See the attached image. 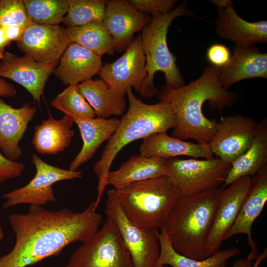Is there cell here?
Wrapping results in <instances>:
<instances>
[{"instance_id": "6da1fadb", "label": "cell", "mask_w": 267, "mask_h": 267, "mask_svg": "<svg viewBox=\"0 0 267 267\" xmlns=\"http://www.w3.org/2000/svg\"><path fill=\"white\" fill-rule=\"evenodd\" d=\"M95 201L80 212L67 208L49 211L30 205L25 214L9 217L15 236L12 249L0 257V267H26L56 256L67 246L87 241L98 230L102 220Z\"/></svg>"}, {"instance_id": "7a4b0ae2", "label": "cell", "mask_w": 267, "mask_h": 267, "mask_svg": "<svg viewBox=\"0 0 267 267\" xmlns=\"http://www.w3.org/2000/svg\"><path fill=\"white\" fill-rule=\"evenodd\" d=\"M221 68L206 66L201 76L187 85L173 89L160 86L156 97L172 108L177 123L171 136L181 139H194L200 144H209L217 129L215 118L203 114L206 101L212 110L221 112L230 107L238 98L237 92L229 91L221 86L219 76Z\"/></svg>"}, {"instance_id": "3957f363", "label": "cell", "mask_w": 267, "mask_h": 267, "mask_svg": "<svg viewBox=\"0 0 267 267\" xmlns=\"http://www.w3.org/2000/svg\"><path fill=\"white\" fill-rule=\"evenodd\" d=\"M126 94L129 104L128 111L119 119L116 131L107 140L100 159L93 168L98 179L95 201L97 207L107 185V177L112 164L120 151L132 142L167 133L177 125L176 115L167 103L146 104L134 94L132 88L127 89Z\"/></svg>"}, {"instance_id": "277c9868", "label": "cell", "mask_w": 267, "mask_h": 267, "mask_svg": "<svg viewBox=\"0 0 267 267\" xmlns=\"http://www.w3.org/2000/svg\"><path fill=\"white\" fill-rule=\"evenodd\" d=\"M221 188L181 196L165 224L174 248L187 257L206 259L205 244L218 206Z\"/></svg>"}, {"instance_id": "5b68a950", "label": "cell", "mask_w": 267, "mask_h": 267, "mask_svg": "<svg viewBox=\"0 0 267 267\" xmlns=\"http://www.w3.org/2000/svg\"><path fill=\"white\" fill-rule=\"evenodd\" d=\"M127 218L135 225L161 229L181 195L172 180L163 176L115 189Z\"/></svg>"}, {"instance_id": "8992f818", "label": "cell", "mask_w": 267, "mask_h": 267, "mask_svg": "<svg viewBox=\"0 0 267 267\" xmlns=\"http://www.w3.org/2000/svg\"><path fill=\"white\" fill-rule=\"evenodd\" d=\"M187 3L185 0L165 14L152 15L150 22L141 31V44L147 72L140 94L143 97L151 98L156 96L158 89L154 85V78L158 71L164 73L166 86L178 89L185 85L176 64L177 57L168 47L167 36L168 28L175 19L182 16H194L187 7Z\"/></svg>"}, {"instance_id": "52a82bcc", "label": "cell", "mask_w": 267, "mask_h": 267, "mask_svg": "<svg viewBox=\"0 0 267 267\" xmlns=\"http://www.w3.org/2000/svg\"><path fill=\"white\" fill-rule=\"evenodd\" d=\"M65 267H134L117 228L109 217L102 228L71 255Z\"/></svg>"}, {"instance_id": "ba28073f", "label": "cell", "mask_w": 267, "mask_h": 267, "mask_svg": "<svg viewBox=\"0 0 267 267\" xmlns=\"http://www.w3.org/2000/svg\"><path fill=\"white\" fill-rule=\"evenodd\" d=\"M166 159L167 176L178 189L181 196L219 188L224 183L231 168L230 163L218 158Z\"/></svg>"}, {"instance_id": "9c48e42d", "label": "cell", "mask_w": 267, "mask_h": 267, "mask_svg": "<svg viewBox=\"0 0 267 267\" xmlns=\"http://www.w3.org/2000/svg\"><path fill=\"white\" fill-rule=\"evenodd\" d=\"M105 212L115 224L134 267H155L160 254L158 230L133 223L124 213L114 188L107 192Z\"/></svg>"}, {"instance_id": "30bf717a", "label": "cell", "mask_w": 267, "mask_h": 267, "mask_svg": "<svg viewBox=\"0 0 267 267\" xmlns=\"http://www.w3.org/2000/svg\"><path fill=\"white\" fill-rule=\"evenodd\" d=\"M32 162L36 172L33 178L26 185L3 194L4 209L20 204L42 206L56 201L52 185L58 181L81 178V171H71L52 166L36 154L32 155Z\"/></svg>"}, {"instance_id": "8fae6325", "label": "cell", "mask_w": 267, "mask_h": 267, "mask_svg": "<svg viewBox=\"0 0 267 267\" xmlns=\"http://www.w3.org/2000/svg\"><path fill=\"white\" fill-rule=\"evenodd\" d=\"M99 75L110 88L122 97H125L129 88H133L140 95L147 75L140 34L131 41L119 58L103 65Z\"/></svg>"}, {"instance_id": "7c38bea8", "label": "cell", "mask_w": 267, "mask_h": 267, "mask_svg": "<svg viewBox=\"0 0 267 267\" xmlns=\"http://www.w3.org/2000/svg\"><path fill=\"white\" fill-rule=\"evenodd\" d=\"M258 122L241 114L221 117L209 143L216 158L231 164L251 145Z\"/></svg>"}, {"instance_id": "4fadbf2b", "label": "cell", "mask_w": 267, "mask_h": 267, "mask_svg": "<svg viewBox=\"0 0 267 267\" xmlns=\"http://www.w3.org/2000/svg\"><path fill=\"white\" fill-rule=\"evenodd\" d=\"M251 184V177L247 176L235 180L226 188H221L219 201L205 240L206 258L220 250L224 235L236 219Z\"/></svg>"}, {"instance_id": "5bb4252c", "label": "cell", "mask_w": 267, "mask_h": 267, "mask_svg": "<svg viewBox=\"0 0 267 267\" xmlns=\"http://www.w3.org/2000/svg\"><path fill=\"white\" fill-rule=\"evenodd\" d=\"M72 43L67 28L32 22L17 42L18 48L38 62L59 61Z\"/></svg>"}, {"instance_id": "9a60e30c", "label": "cell", "mask_w": 267, "mask_h": 267, "mask_svg": "<svg viewBox=\"0 0 267 267\" xmlns=\"http://www.w3.org/2000/svg\"><path fill=\"white\" fill-rule=\"evenodd\" d=\"M58 63L38 62L26 55L5 51L0 59V78L9 79L23 86L40 104L46 82Z\"/></svg>"}, {"instance_id": "2e32d148", "label": "cell", "mask_w": 267, "mask_h": 267, "mask_svg": "<svg viewBox=\"0 0 267 267\" xmlns=\"http://www.w3.org/2000/svg\"><path fill=\"white\" fill-rule=\"evenodd\" d=\"M267 201V165L251 177L249 191L241 204L235 222L223 237L224 241L238 234H246L251 248L246 258L251 261L255 260L259 255L257 245L252 238V226Z\"/></svg>"}, {"instance_id": "e0dca14e", "label": "cell", "mask_w": 267, "mask_h": 267, "mask_svg": "<svg viewBox=\"0 0 267 267\" xmlns=\"http://www.w3.org/2000/svg\"><path fill=\"white\" fill-rule=\"evenodd\" d=\"M151 16L145 14L127 0H108L103 23L112 37L116 51L126 48L134 35L150 22Z\"/></svg>"}, {"instance_id": "ac0fdd59", "label": "cell", "mask_w": 267, "mask_h": 267, "mask_svg": "<svg viewBox=\"0 0 267 267\" xmlns=\"http://www.w3.org/2000/svg\"><path fill=\"white\" fill-rule=\"evenodd\" d=\"M37 110V105L31 106L28 102L16 108L0 98V149L8 159L16 161L22 156L19 142Z\"/></svg>"}, {"instance_id": "d6986e66", "label": "cell", "mask_w": 267, "mask_h": 267, "mask_svg": "<svg viewBox=\"0 0 267 267\" xmlns=\"http://www.w3.org/2000/svg\"><path fill=\"white\" fill-rule=\"evenodd\" d=\"M215 32L222 39L235 45L250 47L267 42V21L250 22L238 14L234 5L218 8Z\"/></svg>"}, {"instance_id": "ffe728a7", "label": "cell", "mask_w": 267, "mask_h": 267, "mask_svg": "<svg viewBox=\"0 0 267 267\" xmlns=\"http://www.w3.org/2000/svg\"><path fill=\"white\" fill-rule=\"evenodd\" d=\"M102 66L101 56L72 43L61 56L53 74L64 85H77L99 74Z\"/></svg>"}, {"instance_id": "44dd1931", "label": "cell", "mask_w": 267, "mask_h": 267, "mask_svg": "<svg viewBox=\"0 0 267 267\" xmlns=\"http://www.w3.org/2000/svg\"><path fill=\"white\" fill-rule=\"evenodd\" d=\"M267 79V53L255 45L244 47L234 45L227 63L221 68L219 80L225 90L233 84L252 78Z\"/></svg>"}, {"instance_id": "7402d4cb", "label": "cell", "mask_w": 267, "mask_h": 267, "mask_svg": "<svg viewBox=\"0 0 267 267\" xmlns=\"http://www.w3.org/2000/svg\"><path fill=\"white\" fill-rule=\"evenodd\" d=\"M73 117L83 141L81 151L69 165L68 170L77 171L81 166L90 160L100 145L114 134L119 119L117 118Z\"/></svg>"}, {"instance_id": "603a6c76", "label": "cell", "mask_w": 267, "mask_h": 267, "mask_svg": "<svg viewBox=\"0 0 267 267\" xmlns=\"http://www.w3.org/2000/svg\"><path fill=\"white\" fill-rule=\"evenodd\" d=\"M167 159L159 157L131 156L118 169L109 171L107 184L114 188L144 180L167 176Z\"/></svg>"}, {"instance_id": "cb8c5ba5", "label": "cell", "mask_w": 267, "mask_h": 267, "mask_svg": "<svg viewBox=\"0 0 267 267\" xmlns=\"http://www.w3.org/2000/svg\"><path fill=\"white\" fill-rule=\"evenodd\" d=\"M72 116L65 114L56 120L49 112L48 118L35 128L32 143L37 152L42 155H54L69 146L74 132Z\"/></svg>"}, {"instance_id": "d4e9b609", "label": "cell", "mask_w": 267, "mask_h": 267, "mask_svg": "<svg viewBox=\"0 0 267 267\" xmlns=\"http://www.w3.org/2000/svg\"><path fill=\"white\" fill-rule=\"evenodd\" d=\"M140 155L165 159L187 156L194 158H214L209 144H200L169 136L167 133H158L142 139Z\"/></svg>"}, {"instance_id": "484cf974", "label": "cell", "mask_w": 267, "mask_h": 267, "mask_svg": "<svg viewBox=\"0 0 267 267\" xmlns=\"http://www.w3.org/2000/svg\"><path fill=\"white\" fill-rule=\"evenodd\" d=\"M267 119L258 122L254 139L248 148L231 164L224 188L244 177H253L267 165Z\"/></svg>"}, {"instance_id": "4316f807", "label": "cell", "mask_w": 267, "mask_h": 267, "mask_svg": "<svg viewBox=\"0 0 267 267\" xmlns=\"http://www.w3.org/2000/svg\"><path fill=\"white\" fill-rule=\"evenodd\" d=\"M160 254L155 267L170 265L172 267H226L227 260L239 254L237 248L219 250L202 260L193 259L178 253L174 248L168 236L165 226L158 233Z\"/></svg>"}, {"instance_id": "83f0119b", "label": "cell", "mask_w": 267, "mask_h": 267, "mask_svg": "<svg viewBox=\"0 0 267 267\" xmlns=\"http://www.w3.org/2000/svg\"><path fill=\"white\" fill-rule=\"evenodd\" d=\"M77 86L98 117L108 119L124 113L126 108L125 97L119 95L102 79H91Z\"/></svg>"}, {"instance_id": "f1b7e54d", "label": "cell", "mask_w": 267, "mask_h": 267, "mask_svg": "<svg viewBox=\"0 0 267 267\" xmlns=\"http://www.w3.org/2000/svg\"><path fill=\"white\" fill-rule=\"evenodd\" d=\"M71 43L78 44L102 56L116 51L112 37L102 22L66 28Z\"/></svg>"}, {"instance_id": "f546056e", "label": "cell", "mask_w": 267, "mask_h": 267, "mask_svg": "<svg viewBox=\"0 0 267 267\" xmlns=\"http://www.w3.org/2000/svg\"><path fill=\"white\" fill-rule=\"evenodd\" d=\"M32 22L58 26L66 14L70 0H23Z\"/></svg>"}, {"instance_id": "4dcf8cb0", "label": "cell", "mask_w": 267, "mask_h": 267, "mask_svg": "<svg viewBox=\"0 0 267 267\" xmlns=\"http://www.w3.org/2000/svg\"><path fill=\"white\" fill-rule=\"evenodd\" d=\"M105 0H70L69 6L62 23L67 28L83 26L93 22H102Z\"/></svg>"}, {"instance_id": "1f68e13d", "label": "cell", "mask_w": 267, "mask_h": 267, "mask_svg": "<svg viewBox=\"0 0 267 267\" xmlns=\"http://www.w3.org/2000/svg\"><path fill=\"white\" fill-rule=\"evenodd\" d=\"M52 106L72 117L90 118L96 114L77 85L69 86L51 101Z\"/></svg>"}, {"instance_id": "d6a6232c", "label": "cell", "mask_w": 267, "mask_h": 267, "mask_svg": "<svg viewBox=\"0 0 267 267\" xmlns=\"http://www.w3.org/2000/svg\"><path fill=\"white\" fill-rule=\"evenodd\" d=\"M31 23L23 0H0V26L25 28Z\"/></svg>"}, {"instance_id": "836d02e7", "label": "cell", "mask_w": 267, "mask_h": 267, "mask_svg": "<svg viewBox=\"0 0 267 267\" xmlns=\"http://www.w3.org/2000/svg\"><path fill=\"white\" fill-rule=\"evenodd\" d=\"M139 11L148 14H165L171 11L177 0H127Z\"/></svg>"}, {"instance_id": "e575fe53", "label": "cell", "mask_w": 267, "mask_h": 267, "mask_svg": "<svg viewBox=\"0 0 267 267\" xmlns=\"http://www.w3.org/2000/svg\"><path fill=\"white\" fill-rule=\"evenodd\" d=\"M25 168L24 164L8 159L0 151V184L20 177Z\"/></svg>"}, {"instance_id": "d590c367", "label": "cell", "mask_w": 267, "mask_h": 267, "mask_svg": "<svg viewBox=\"0 0 267 267\" xmlns=\"http://www.w3.org/2000/svg\"><path fill=\"white\" fill-rule=\"evenodd\" d=\"M206 58L211 65L222 68L225 66L231 57L230 50L225 45L214 44L206 50Z\"/></svg>"}, {"instance_id": "8d00e7d4", "label": "cell", "mask_w": 267, "mask_h": 267, "mask_svg": "<svg viewBox=\"0 0 267 267\" xmlns=\"http://www.w3.org/2000/svg\"><path fill=\"white\" fill-rule=\"evenodd\" d=\"M2 28L7 38L10 42L19 41L25 29V28L16 26H2Z\"/></svg>"}, {"instance_id": "74e56055", "label": "cell", "mask_w": 267, "mask_h": 267, "mask_svg": "<svg viewBox=\"0 0 267 267\" xmlns=\"http://www.w3.org/2000/svg\"><path fill=\"white\" fill-rule=\"evenodd\" d=\"M17 93L16 88L12 84L0 78V96L12 97Z\"/></svg>"}, {"instance_id": "f35d334b", "label": "cell", "mask_w": 267, "mask_h": 267, "mask_svg": "<svg viewBox=\"0 0 267 267\" xmlns=\"http://www.w3.org/2000/svg\"><path fill=\"white\" fill-rule=\"evenodd\" d=\"M11 42L7 38L3 28L0 26V59L3 56L5 47L10 45Z\"/></svg>"}, {"instance_id": "ab89813d", "label": "cell", "mask_w": 267, "mask_h": 267, "mask_svg": "<svg viewBox=\"0 0 267 267\" xmlns=\"http://www.w3.org/2000/svg\"><path fill=\"white\" fill-rule=\"evenodd\" d=\"M254 263L246 258L237 259L231 267H252Z\"/></svg>"}, {"instance_id": "60d3db41", "label": "cell", "mask_w": 267, "mask_h": 267, "mask_svg": "<svg viewBox=\"0 0 267 267\" xmlns=\"http://www.w3.org/2000/svg\"><path fill=\"white\" fill-rule=\"evenodd\" d=\"M218 8H226L229 6L234 5L230 0H210Z\"/></svg>"}, {"instance_id": "b9f144b4", "label": "cell", "mask_w": 267, "mask_h": 267, "mask_svg": "<svg viewBox=\"0 0 267 267\" xmlns=\"http://www.w3.org/2000/svg\"><path fill=\"white\" fill-rule=\"evenodd\" d=\"M267 248H266L261 254H259L257 259L255 260V262L254 263L252 267H258L260 264L267 258Z\"/></svg>"}, {"instance_id": "7bdbcfd3", "label": "cell", "mask_w": 267, "mask_h": 267, "mask_svg": "<svg viewBox=\"0 0 267 267\" xmlns=\"http://www.w3.org/2000/svg\"><path fill=\"white\" fill-rule=\"evenodd\" d=\"M3 237H4V231H3L2 227L1 224L0 223V242H1L2 240Z\"/></svg>"}, {"instance_id": "ee69618b", "label": "cell", "mask_w": 267, "mask_h": 267, "mask_svg": "<svg viewBox=\"0 0 267 267\" xmlns=\"http://www.w3.org/2000/svg\"><path fill=\"white\" fill-rule=\"evenodd\" d=\"M166 267L165 266H158V267Z\"/></svg>"}]
</instances>
